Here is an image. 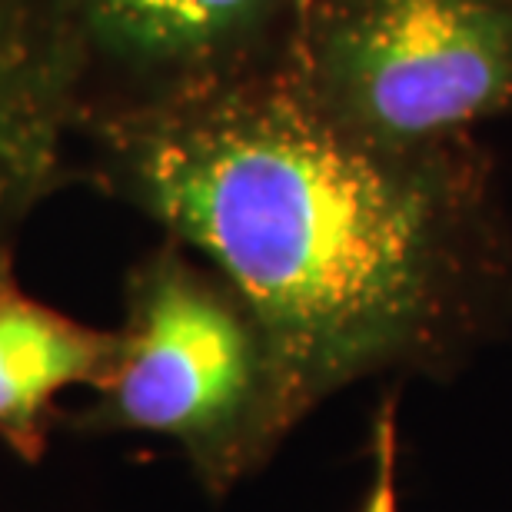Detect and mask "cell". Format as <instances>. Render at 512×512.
I'll list each match as a JSON object with an SVG mask.
<instances>
[{
	"label": "cell",
	"mask_w": 512,
	"mask_h": 512,
	"mask_svg": "<svg viewBox=\"0 0 512 512\" xmlns=\"http://www.w3.org/2000/svg\"><path fill=\"white\" fill-rule=\"evenodd\" d=\"M80 97L50 0H0V266L20 230L70 177Z\"/></svg>",
	"instance_id": "5b68a950"
},
{
	"label": "cell",
	"mask_w": 512,
	"mask_h": 512,
	"mask_svg": "<svg viewBox=\"0 0 512 512\" xmlns=\"http://www.w3.org/2000/svg\"><path fill=\"white\" fill-rule=\"evenodd\" d=\"M90 130L286 70L313 0H50Z\"/></svg>",
	"instance_id": "277c9868"
},
{
	"label": "cell",
	"mask_w": 512,
	"mask_h": 512,
	"mask_svg": "<svg viewBox=\"0 0 512 512\" xmlns=\"http://www.w3.org/2000/svg\"><path fill=\"white\" fill-rule=\"evenodd\" d=\"M286 70L363 140H469L512 117V0H313Z\"/></svg>",
	"instance_id": "3957f363"
},
{
	"label": "cell",
	"mask_w": 512,
	"mask_h": 512,
	"mask_svg": "<svg viewBox=\"0 0 512 512\" xmlns=\"http://www.w3.org/2000/svg\"><path fill=\"white\" fill-rule=\"evenodd\" d=\"M117 330H100L37 296L0 266V443L40 463L67 389H94L114 370Z\"/></svg>",
	"instance_id": "8992f818"
},
{
	"label": "cell",
	"mask_w": 512,
	"mask_h": 512,
	"mask_svg": "<svg viewBox=\"0 0 512 512\" xmlns=\"http://www.w3.org/2000/svg\"><path fill=\"white\" fill-rule=\"evenodd\" d=\"M87 177L250 306L286 436L340 389L443 360L506 243L479 143L399 150L333 124L290 70L87 137Z\"/></svg>",
	"instance_id": "6da1fadb"
},
{
	"label": "cell",
	"mask_w": 512,
	"mask_h": 512,
	"mask_svg": "<svg viewBox=\"0 0 512 512\" xmlns=\"http://www.w3.org/2000/svg\"><path fill=\"white\" fill-rule=\"evenodd\" d=\"M396 399H386L373 423V483L360 512H399L396 496Z\"/></svg>",
	"instance_id": "52a82bcc"
},
{
	"label": "cell",
	"mask_w": 512,
	"mask_h": 512,
	"mask_svg": "<svg viewBox=\"0 0 512 512\" xmlns=\"http://www.w3.org/2000/svg\"><path fill=\"white\" fill-rule=\"evenodd\" d=\"M67 426L167 439L210 496L230 493L286 439L250 306L170 237L130 266L114 370Z\"/></svg>",
	"instance_id": "7a4b0ae2"
}]
</instances>
